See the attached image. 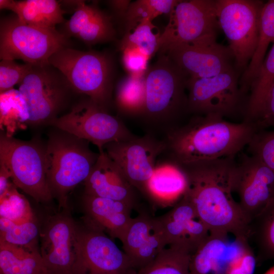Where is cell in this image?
I'll return each instance as SVG.
<instances>
[{"label":"cell","mask_w":274,"mask_h":274,"mask_svg":"<svg viewBox=\"0 0 274 274\" xmlns=\"http://www.w3.org/2000/svg\"><path fill=\"white\" fill-rule=\"evenodd\" d=\"M77 224L67 209L41 226L40 251L47 274H75Z\"/></svg>","instance_id":"obj_15"},{"label":"cell","mask_w":274,"mask_h":274,"mask_svg":"<svg viewBox=\"0 0 274 274\" xmlns=\"http://www.w3.org/2000/svg\"><path fill=\"white\" fill-rule=\"evenodd\" d=\"M68 37L55 29L45 28L21 22L14 14L0 23V57L20 59L32 65L49 63L59 50L68 47Z\"/></svg>","instance_id":"obj_6"},{"label":"cell","mask_w":274,"mask_h":274,"mask_svg":"<svg viewBox=\"0 0 274 274\" xmlns=\"http://www.w3.org/2000/svg\"><path fill=\"white\" fill-rule=\"evenodd\" d=\"M163 54L190 78L211 77L232 68L231 50L217 42L216 35L172 46Z\"/></svg>","instance_id":"obj_17"},{"label":"cell","mask_w":274,"mask_h":274,"mask_svg":"<svg viewBox=\"0 0 274 274\" xmlns=\"http://www.w3.org/2000/svg\"><path fill=\"white\" fill-rule=\"evenodd\" d=\"M83 202L87 220L112 238L122 240L132 218V206L123 201L86 194Z\"/></svg>","instance_id":"obj_24"},{"label":"cell","mask_w":274,"mask_h":274,"mask_svg":"<svg viewBox=\"0 0 274 274\" xmlns=\"http://www.w3.org/2000/svg\"><path fill=\"white\" fill-rule=\"evenodd\" d=\"M257 258L250 243L229 267L226 274H254Z\"/></svg>","instance_id":"obj_41"},{"label":"cell","mask_w":274,"mask_h":274,"mask_svg":"<svg viewBox=\"0 0 274 274\" xmlns=\"http://www.w3.org/2000/svg\"><path fill=\"white\" fill-rule=\"evenodd\" d=\"M71 90L65 77L50 63L32 65L18 89L28 108L27 123L50 124L58 117Z\"/></svg>","instance_id":"obj_8"},{"label":"cell","mask_w":274,"mask_h":274,"mask_svg":"<svg viewBox=\"0 0 274 274\" xmlns=\"http://www.w3.org/2000/svg\"><path fill=\"white\" fill-rule=\"evenodd\" d=\"M161 156L142 194L160 206H174L188 190V177L181 166Z\"/></svg>","instance_id":"obj_22"},{"label":"cell","mask_w":274,"mask_h":274,"mask_svg":"<svg viewBox=\"0 0 274 274\" xmlns=\"http://www.w3.org/2000/svg\"><path fill=\"white\" fill-rule=\"evenodd\" d=\"M0 164L9 174L17 188L38 202L52 198L48 184L45 148L35 141H24L2 132Z\"/></svg>","instance_id":"obj_7"},{"label":"cell","mask_w":274,"mask_h":274,"mask_svg":"<svg viewBox=\"0 0 274 274\" xmlns=\"http://www.w3.org/2000/svg\"><path fill=\"white\" fill-rule=\"evenodd\" d=\"M0 218L15 223L36 218L29 201L18 192L14 184L0 196Z\"/></svg>","instance_id":"obj_36"},{"label":"cell","mask_w":274,"mask_h":274,"mask_svg":"<svg viewBox=\"0 0 274 274\" xmlns=\"http://www.w3.org/2000/svg\"><path fill=\"white\" fill-rule=\"evenodd\" d=\"M40 229L36 217L22 223L0 218V241L28 250H40Z\"/></svg>","instance_id":"obj_32"},{"label":"cell","mask_w":274,"mask_h":274,"mask_svg":"<svg viewBox=\"0 0 274 274\" xmlns=\"http://www.w3.org/2000/svg\"><path fill=\"white\" fill-rule=\"evenodd\" d=\"M187 77L166 54L159 55L148 68L145 74V105L140 116L147 133L164 136L182 124L184 114L188 112Z\"/></svg>","instance_id":"obj_3"},{"label":"cell","mask_w":274,"mask_h":274,"mask_svg":"<svg viewBox=\"0 0 274 274\" xmlns=\"http://www.w3.org/2000/svg\"><path fill=\"white\" fill-rule=\"evenodd\" d=\"M219 27L229 42L236 66L246 70L256 49L260 14L259 1H215Z\"/></svg>","instance_id":"obj_9"},{"label":"cell","mask_w":274,"mask_h":274,"mask_svg":"<svg viewBox=\"0 0 274 274\" xmlns=\"http://www.w3.org/2000/svg\"><path fill=\"white\" fill-rule=\"evenodd\" d=\"M218 27L215 1H179L160 35L157 52L163 54L172 46L216 35Z\"/></svg>","instance_id":"obj_12"},{"label":"cell","mask_w":274,"mask_h":274,"mask_svg":"<svg viewBox=\"0 0 274 274\" xmlns=\"http://www.w3.org/2000/svg\"><path fill=\"white\" fill-rule=\"evenodd\" d=\"M165 149L163 139L147 133L142 136L110 143L104 150L132 186L142 193Z\"/></svg>","instance_id":"obj_13"},{"label":"cell","mask_w":274,"mask_h":274,"mask_svg":"<svg viewBox=\"0 0 274 274\" xmlns=\"http://www.w3.org/2000/svg\"><path fill=\"white\" fill-rule=\"evenodd\" d=\"M32 64L18 63L13 60L2 59L0 62V92L14 88L19 84L31 68Z\"/></svg>","instance_id":"obj_38"},{"label":"cell","mask_w":274,"mask_h":274,"mask_svg":"<svg viewBox=\"0 0 274 274\" xmlns=\"http://www.w3.org/2000/svg\"><path fill=\"white\" fill-rule=\"evenodd\" d=\"M61 131L49 136L45 154L49 188L63 210L67 208L69 193L85 182L99 154L90 149L89 142Z\"/></svg>","instance_id":"obj_4"},{"label":"cell","mask_w":274,"mask_h":274,"mask_svg":"<svg viewBox=\"0 0 274 274\" xmlns=\"http://www.w3.org/2000/svg\"><path fill=\"white\" fill-rule=\"evenodd\" d=\"M155 219L166 247L174 248L191 255L210 234L186 193L169 211Z\"/></svg>","instance_id":"obj_18"},{"label":"cell","mask_w":274,"mask_h":274,"mask_svg":"<svg viewBox=\"0 0 274 274\" xmlns=\"http://www.w3.org/2000/svg\"><path fill=\"white\" fill-rule=\"evenodd\" d=\"M50 124L80 139L91 142L99 152L111 142L130 139L135 135L119 118L109 114L89 98L75 105L67 113Z\"/></svg>","instance_id":"obj_10"},{"label":"cell","mask_w":274,"mask_h":274,"mask_svg":"<svg viewBox=\"0 0 274 274\" xmlns=\"http://www.w3.org/2000/svg\"><path fill=\"white\" fill-rule=\"evenodd\" d=\"M75 274H136L129 258L111 237L86 220L77 224Z\"/></svg>","instance_id":"obj_11"},{"label":"cell","mask_w":274,"mask_h":274,"mask_svg":"<svg viewBox=\"0 0 274 274\" xmlns=\"http://www.w3.org/2000/svg\"><path fill=\"white\" fill-rule=\"evenodd\" d=\"M1 9L12 11L22 22L49 29L64 22V11L55 0H0Z\"/></svg>","instance_id":"obj_25"},{"label":"cell","mask_w":274,"mask_h":274,"mask_svg":"<svg viewBox=\"0 0 274 274\" xmlns=\"http://www.w3.org/2000/svg\"><path fill=\"white\" fill-rule=\"evenodd\" d=\"M75 12L65 22V34L88 45L112 41L115 30L110 17L95 5L77 1Z\"/></svg>","instance_id":"obj_23"},{"label":"cell","mask_w":274,"mask_h":274,"mask_svg":"<svg viewBox=\"0 0 274 274\" xmlns=\"http://www.w3.org/2000/svg\"><path fill=\"white\" fill-rule=\"evenodd\" d=\"M264 274H274V267L270 268Z\"/></svg>","instance_id":"obj_43"},{"label":"cell","mask_w":274,"mask_h":274,"mask_svg":"<svg viewBox=\"0 0 274 274\" xmlns=\"http://www.w3.org/2000/svg\"><path fill=\"white\" fill-rule=\"evenodd\" d=\"M130 3V1H111L109 2L116 13L123 18Z\"/></svg>","instance_id":"obj_42"},{"label":"cell","mask_w":274,"mask_h":274,"mask_svg":"<svg viewBox=\"0 0 274 274\" xmlns=\"http://www.w3.org/2000/svg\"><path fill=\"white\" fill-rule=\"evenodd\" d=\"M65 77L72 89L107 110L112 92V63L102 53L63 48L49 59Z\"/></svg>","instance_id":"obj_5"},{"label":"cell","mask_w":274,"mask_h":274,"mask_svg":"<svg viewBox=\"0 0 274 274\" xmlns=\"http://www.w3.org/2000/svg\"><path fill=\"white\" fill-rule=\"evenodd\" d=\"M252 155L274 170V129L256 131L247 146Z\"/></svg>","instance_id":"obj_37"},{"label":"cell","mask_w":274,"mask_h":274,"mask_svg":"<svg viewBox=\"0 0 274 274\" xmlns=\"http://www.w3.org/2000/svg\"><path fill=\"white\" fill-rule=\"evenodd\" d=\"M231 235L209 234L190 257L191 274H226L233 262L239 256L248 241Z\"/></svg>","instance_id":"obj_21"},{"label":"cell","mask_w":274,"mask_h":274,"mask_svg":"<svg viewBox=\"0 0 274 274\" xmlns=\"http://www.w3.org/2000/svg\"><path fill=\"white\" fill-rule=\"evenodd\" d=\"M190 257L186 252L167 247L136 274H191Z\"/></svg>","instance_id":"obj_33"},{"label":"cell","mask_w":274,"mask_h":274,"mask_svg":"<svg viewBox=\"0 0 274 274\" xmlns=\"http://www.w3.org/2000/svg\"><path fill=\"white\" fill-rule=\"evenodd\" d=\"M84 182V194L123 201L132 206L136 203V189L104 150Z\"/></svg>","instance_id":"obj_20"},{"label":"cell","mask_w":274,"mask_h":274,"mask_svg":"<svg viewBox=\"0 0 274 274\" xmlns=\"http://www.w3.org/2000/svg\"><path fill=\"white\" fill-rule=\"evenodd\" d=\"M235 161L229 157L181 166L188 179L186 194L210 233L249 241V223L233 196Z\"/></svg>","instance_id":"obj_1"},{"label":"cell","mask_w":274,"mask_h":274,"mask_svg":"<svg viewBox=\"0 0 274 274\" xmlns=\"http://www.w3.org/2000/svg\"><path fill=\"white\" fill-rule=\"evenodd\" d=\"M121 242L123 251L137 271L166 247L155 217L145 213L132 218Z\"/></svg>","instance_id":"obj_19"},{"label":"cell","mask_w":274,"mask_h":274,"mask_svg":"<svg viewBox=\"0 0 274 274\" xmlns=\"http://www.w3.org/2000/svg\"><path fill=\"white\" fill-rule=\"evenodd\" d=\"M249 123L253 125L257 131L274 127V83Z\"/></svg>","instance_id":"obj_39"},{"label":"cell","mask_w":274,"mask_h":274,"mask_svg":"<svg viewBox=\"0 0 274 274\" xmlns=\"http://www.w3.org/2000/svg\"><path fill=\"white\" fill-rule=\"evenodd\" d=\"M186 89L188 112L195 115H230L236 111L242 94L232 68L211 77H189Z\"/></svg>","instance_id":"obj_16"},{"label":"cell","mask_w":274,"mask_h":274,"mask_svg":"<svg viewBox=\"0 0 274 274\" xmlns=\"http://www.w3.org/2000/svg\"><path fill=\"white\" fill-rule=\"evenodd\" d=\"M257 131L252 124L233 122L216 115H195L162 138V155L181 166L235 157Z\"/></svg>","instance_id":"obj_2"},{"label":"cell","mask_w":274,"mask_h":274,"mask_svg":"<svg viewBox=\"0 0 274 274\" xmlns=\"http://www.w3.org/2000/svg\"><path fill=\"white\" fill-rule=\"evenodd\" d=\"M145 75H131L118 84L115 93V104L119 113L127 117L142 115L146 101Z\"/></svg>","instance_id":"obj_28"},{"label":"cell","mask_w":274,"mask_h":274,"mask_svg":"<svg viewBox=\"0 0 274 274\" xmlns=\"http://www.w3.org/2000/svg\"><path fill=\"white\" fill-rule=\"evenodd\" d=\"M29 117L26 101L18 90L14 88L0 94V124L2 131L12 136L23 128Z\"/></svg>","instance_id":"obj_30"},{"label":"cell","mask_w":274,"mask_h":274,"mask_svg":"<svg viewBox=\"0 0 274 274\" xmlns=\"http://www.w3.org/2000/svg\"><path fill=\"white\" fill-rule=\"evenodd\" d=\"M274 83V43L252 83L243 120L249 123L255 116Z\"/></svg>","instance_id":"obj_31"},{"label":"cell","mask_w":274,"mask_h":274,"mask_svg":"<svg viewBox=\"0 0 274 274\" xmlns=\"http://www.w3.org/2000/svg\"><path fill=\"white\" fill-rule=\"evenodd\" d=\"M155 28L151 21L142 22L125 34L120 42V51L126 48H137L150 58L158 51L161 35L159 32H155Z\"/></svg>","instance_id":"obj_35"},{"label":"cell","mask_w":274,"mask_h":274,"mask_svg":"<svg viewBox=\"0 0 274 274\" xmlns=\"http://www.w3.org/2000/svg\"><path fill=\"white\" fill-rule=\"evenodd\" d=\"M274 43V0L264 4L260 17L258 43L240 81L242 94L250 89L264 59L270 43Z\"/></svg>","instance_id":"obj_26"},{"label":"cell","mask_w":274,"mask_h":274,"mask_svg":"<svg viewBox=\"0 0 274 274\" xmlns=\"http://www.w3.org/2000/svg\"><path fill=\"white\" fill-rule=\"evenodd\" d=\"M240 157L232 169L231 185L249 225L274 198V170L249 154Z\"/></svg>","instance_id":"obj_14"},{"label":"cell","mask_w":274,"mask_h":274,"mask_svg":"<svg viewBox=\"0 0 274 274\" xmlns=\"http://www.w3.org/2000/svg\"><path fill=\"white\" fill-rule=\"evenodd\" d=\"M255 244L258 260L274 259V198L249 225V241Z\"/></svg>","instance_id":"obj_29"},{"label":"cell","mask_w":274,"mask_h":274,"mask_svg":"<svg viewBox=\"0 0 274 274\" xmlns=\"http://www.w3.org/2000/svg\"><path fill=\"white\" fill-rule=\"evenodd\" d=\"M122 63L129 75L144 76L148 69L150 58L135 48H126L121 50Z\"/></svg>","instance_id":"obj_40"},{"label":"cell","mask_w":274,"mask_h":274,"mask_svg":"<svg viewBox=\"0 0 274 274\" xmlns=\"http://www.w3.org/2000/svg\"><path fill=\"white\" fill-rule=\"evenodd\" d=\"M178 2L177 0H138L131 2L123 18L126 32L144 21H152L160 15L169 14Z\"/></svg>","instance_id":"obj_34"},{"label":"cell","mask_w":274,"mask_h":274,"mask_svg":"<svg viewBox=\"0 0 274 274\" xmlns=\"http://www.w3.org/2000/svg\"><path fill=\"white\" fill-rule=\"evenodd\" d=\"M0 274H47L40 250L0 241Z\"/></svg>","instance_id":"obj_27"}]
</instances>
